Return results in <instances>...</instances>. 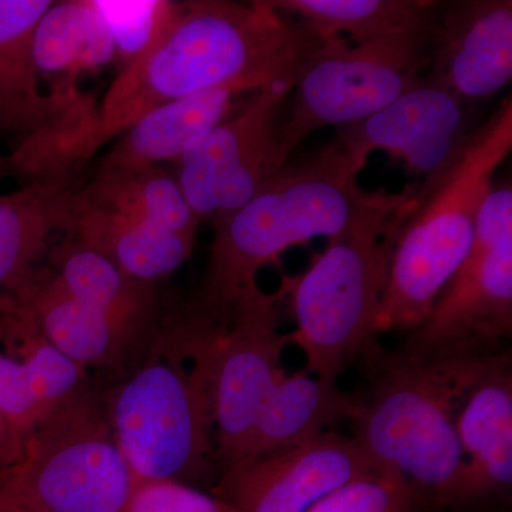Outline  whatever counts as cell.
I'll use <instances>...</instances> for the list:
<instances>
[{
    "label": "cell",
    "instance_id": "1",
    "mask_svg": "<svg viewBox=\"0 0 512 512\" xmlns=\"http://www.w3.org/2000/svg\"><path fill=\"white\" fill-rule=\"evenodd\" d=\"M323 45L271 0H187L147 55L117 74L96 107L89 151L119 136L147 111L220 87L264 89L296 82Z\"/></svg>",
    "mask_w": 512,
    "mask_h": 512
},
{
    "label": "cell",
    "instance_id": "2",
    "mask_svg": "<svg viewBox=\"0 0 512 512\" xmlns=\"http://www.w3.org/2000/svg\"><path fill=\"white\" fill-rule=\"evenodd\" d=\"M360 173L336 138L291 158L247 204L212 224L207 271L192 305L227 325L239 303L261 291L265 265L293 245L335 237L375 200L377 191L360 187Z\"/></svg>",
    "mask_w": 512,
    "mask_h": 512
},
{
    "label": "cell",
    "instance_id": "3",
    "mask_svg": "<svg viewBox=\"0 0 512 512\" xmlns=\"http://www.w3.org/2000/svg\"><path fill=\"white\" fill-rule=\"evenodd\" d=\"M512 150V99L458 141L414 187L394 235L376 333L412 332L473 247L495 171Z\"/></svg>",
    "mask_w": 512,
    "mask_h": 512
},
{
    "label": "cell",
    "instance_id": "4",
    "mask_svg": "<svg viewBox=\"0 0 512 512\" xmlns=\"http://www.w3.org/2000/svg\"><path fill=\"white\" fill-rule=\"evenodd\" d=\"M501 353L427 357L402 349L380 357L375 384L353 417L356 443L380 470L402 477L424 498L466 504L468 466L457 416Z\"/></svg>",
    "mask_w": 512,
    "mask_h": 512
},
{
    "label": "cell",
    "instance_id": "5",
    "mask_svg": "<svg viewBox=\"0 0 512 512\" xmlns=\"http://www.w3.org/2000/svg\"><path fill=\"white\" fill-rule=\"evenodd\" d=\"M413 191H377L348 228L329 238L311 269L292 282L296 329L286 339L301 348L309 372L322 382L336 383L348 360L375 345L394 235Z\"/></svg>",
    "mask_w": 512,
    "mask_h": 512
},
{
    "label": "cell",
    "instance_id": "6",
    "mask_svg": "<svg viewBox=\"0 0 512 512\" xmlns=\"http://www.w3.org/2000/svg\"><path fill=\"white\" fill-rule=\"evenodd\" d=\"M175 348L163 336L154 340L144 360L110 397L111 431L138 485L197 480L212 456L214 414L201 363L184 350L173 326Z\"/></svg>",
    "mask_w": 512,
    "mask_h": 512
},
{
    "label": "cell",
    "instance_id": "7",
    "mask_svg": "<svg viewBox=\"0 0 512 512\" xmlns=\"http://www.w3.org/2000/svg\"><path fill=\"white\" fill-rule=\"evenodd\" d=\"M138 483L109 419L84 392L43 421L0 488L36 512H124Z\"/></svg>",
    "mask_w": 512,
    "mask_h": 512
},
{
    "label": "cell",
    "instance_id": "8",
    "mask_svg": "<svg viewBox=\"0 0 512 512\" xmlns=\"http://www.w3.org/2000/svg\"><path fill=\"white\" fill-rule=\"evenodd\" d=\"M429 40L430 18L419 28L370 42L325 40L285 103L282 140L288 153L320 128L366 119L409 92L429 70Z\"/></svg>",
    "mask_w": 512,
    "mask_h": 512
},
{
    "label": "cell",
    "instance_id": "9",
    "mask_svg": "<svg viewBox=\"0 0 512 512\" xmlns=\"http://www.w3.org/2000/svg\"><path fill=\"white\" fill-rule=\"evenodd\" d=\"M259 291L239 303L225 326L188 311L177 323L184 349L204 367L210 389L217 457L228 468L244 457L262 407L284 370L279 365L288 345L279 333V303Z\"/></svg>",
    "mask_w": 512,
    "mask_h": 512
},
{
    "label": "cell",
    "instance_id": "10",
    "mask_svg": "<svg viewBox=\"0 0 512 512\" xmlns=\"http://www.w3.org/2000/svg\"><path fill=\"white\" fill-rule=\"evenodd\" d=\"M512 332V187H493L473 247L403 350L427 357L491 355Z\"/></svg>",
    "mask_w": 512,
    "mask_h": 512
},
{
    "label": "cell",
    "instance_id": "11",
    "mask_svg": "<svg viewBox=\"0 0 512 512\" xmlns=\"http://www.w3.org/2000/svg\"><path fill=\"white\" fill-rule=\"evenodd\" d=\"M293 84L279 82L249 93L175 163L178 185L201 222L214 224L239 210L291 160L282 140V116Z\"/></svg>",
    "mask_w": 512,
    "mask_h": 512
},
{
    "label": "cell",
    "instance_id": "12",
    "mask_svg": "<svg viewBox=\"0 0 512 512\" xmlns=\"http://www.w3.org/2000/svg\"><path fill=\"white\" fill-rule=\"evenodd\" d=\"M384 473L356 440L325 433L225 468L218 498L238 512H308L343 485Z\"/></svg>",
    "mask_w": 512,
    "mask_h": 512
},
{
    "label": "cell",
    "instance_id": "13",
    "mask_svg": "<svg viewBox=\"0 0 512 512\" xmlns=\"http://www.w3.org/2000/svg\"><path fill=\"white\" fill-rule=\"evenodd\" d=\"M471 103L424 74L420 82L366 119L338 127L336 140L360 171L373 151L430 174L471 130Z\"/></svg>",
    "mask_w": 512,
    "mask_h": 512
},
{
    "label": "cell",
    "instance_id": "14",
    "mask_svg": "<svg viewBox=\"0 0 512 512\" xmlns=\"http://www.w3.org/2000/svg\"><path fill=\"white\" fill-rule=\"evenodd\" d=\"M426 76L461 99H490L512 79L511 0L434 2Z\"/></svg>",
    "mask_w": 512,
    "mask_h": 512
},
{
    "label": "cell",
    "instance_id": "15",
    "mask_svg": "<svg viewBox=\"0 0 512 512\" xmlns=\"http://www.w3.org/2000/svg\"><path fill=\"white\" fill-rule=\"evenodd\" d=\"M8 295L63 355L86 370L121 369L140 355L141 349L151 348L157 338L127 328L77 301L64 291L50 268H37Z\"/></svg>",
    "mask_w": 512,
    "mask_h": 512
},
{
    "label": "cell",
    "instance_id": "16",
    "mask_svg": "<svg viewBox=\"0 0 512 512\" xmlns=\"http://www.w3.org/2000/svg\"><path fill=\"white\" fill-rule=\"evenodd\" d=\"M252 92L244 86L220 87L147 111L114 138L94 175L177 163L197 138L221 123Z\"/></svg>",
    "mask_w": 512,
    "mask_h": 512
},
{
    "label": "cell",
    "instance_id": "17",
    "mask_svg": "<svg viewBox=\"0 0 512 512\" xmlns=\"http://www.w3.org/2000/svg\"><path fill=\"white\" fill-rule=\"evenodd\" d=\"M52 0H0V133L40 136L74 109L43 92L35 35Z\"/></svg>",
    "mask_w": 512,
    "mask_h": 512
},
{
    "label": "cell",
    "instance_id": "18",
    "mask_svg": "<svg viewBox=\"0 0 512 512\" xmlns=\"http://www.w3.org/2000/svg\"><path fill=\"white\" fill-rule=\"evenodd\" d=\"M468 466L467 503L511 487L512 373L503 352L478 377L457 416Z\"/></svg>",
    "mask_w": 512,
    "mask_h": 512
},
{
    "label": "cell",
    "instance_id": "19",
    "mask_svg": "<svg viewBox=\"0 0 512 512\" xmlns=\"http://www.w3.org/2000/svg\"><path fill=\"white\" fill-rule=\"evenodd\" d=\"M80 171L32 181L0 195V289L16 291L49 254L50 238L64 231L84 184Z\"/></svg>",
    "mask_w": 512,
    "mask_h": 512
},
{
    "label": "cell",
    "instance_id": "20",
    "mask_svg": "<svg viewBox=\"0 0 512 512\" xmlns=\"http://www.w3.org/2000/svg\"><path fill=\"white\" fill-rule=\"evenodd\" d=\"M35 59L40 82L64 107L86 100L79 87L83 74L114 62V47L92 0L53 2L40 19L35 35Z\"/></svg>",
    "mask_w": 512,
    "mask_h": 512
},
{
    "label": "cell",
    "instance_id": "21",
    "mask_svg": "<svg viewBox=\"0 0 512 512\" xmlns=\"http://www.w3.org/2000/svg\"><path fill=\"white\" fill-rule=\"evenodd\" d=\"M63 234L99 252L127 274L153 282L174 274L195 242L84 200L77 191Z\"/></svg>",
    "mask_w": 512,
    "mask_h": 512
},
{
    "label": "cell",
    "instance_id": "22",
    "mask_svg": "<svg viewBox=\"0 0 512 512\" xmlns=\"http://www.w3.org/2000/svg\"><path fill=\"white\" fill-rule=\"evenodd\" d=\"M47 255L50 271L74 299L127 328L156 338L160 320L156 284L134 278L74 239L67 238Z\"/></svg>",
    "mask_w": 512,
    "mask_h": 512
},
{
    "label": "cell",
    "instance_id": "23",
    "mask_svg": "<svg viewBox=\"0 0 512 512\" xmlns=\"http://www.w3.org/2000/svg\"><path fill=\"white\" fill-rule=\"evenodd\" d=\"M359 400L338 384L318 377H279L259 413L244 457L296 446L325 433L326 427L356 416ZM241 458V460H242Z\"/></svg>",
    "mask_w": 512,
    "mask_h": 512
},
{
    "label": "cell",
    "instance_id": "24",
    "mask_svg": "<svg viewBox=\"0 0 512 512\" xmlns=\"http://www.w3.org/2000/svg\"><path fill=\"white\" fill-rule=\"evenodd\" d=\"M84 200L123 212L165 232L195 242L200 218L191 210L173 173L158 167L93 175L80 188Z\"/></svg>",
    "mask_w": 512,
    "mask_h": 512
},
{
    "label": "cell",
    "instance_id": "25",
    "mask_svg": "<svg viewBox=\"0 0 512 512\" xmlns=\"http://www.w3.org/2000/svg\"><path fill=\"white\" fill-rule=\"evenodd\" d=\"M323 40L365 43L419 28L430 18V0H271Z\"/></svg>",
    "mask_w": 512,
    "mask_h": 512
},
{
    "label": "cell",
    "instance_id": "26",
    "mask_svg": "<svg viewBox=\"0 0 512 512\" xmlns=\"http://www.w3.org/2000/svg\"><path fill=\"white\" fill-rule=\"evenodd\" d=\"M92 3L109 30L120 72L150 52L170 25L178 6L173 0H92Z\"/></svg>",
    "mask_w": 512,
    "mask_h": 512
},
{
    "label": "cell",
    "instance_id": "27",
    "mask_svg": "<svg viewBox=\"0 0 512 512\" xmlns=\"http://www.w3.org/2000/svg\"><path fill=\"white\" fill-rule=\"evenodd\" d=\"M423 498L402 477L379 474L343 485L308 512H414Z\"/></svg>",
    "mask_w": 512,
    "mask_h": 512
},
{
    "label": "cell",
    "instance_id": "28",
    "mask_svg": "<svg viewBox=\"0 0 512 512\" xmlns=\"http://www.w3.org/2000/svg\"><path fill=\"white\" fill-rule=\"evenodd\" d=\"M0 417L23 448L33 431L49 419L25 366L10 350H0Z\"/></svg>",
    "mask_w": 512,
    "mask_h": 512
},
{
    "label": "cell",
    "instance_id": "29",
    "mask_svg": "<svg viewBox=\"0 0 512 512\" xmlns=\"http://www.w3.org/2000/svg\"><path fill=\"white\" fill-rule=\"evenodd\" d=\"M124 512H238L221 498L190 485L160 481L138 485Z\"/></svg>",
    "mask_w": 512,
    "mask_h": 512
},
{
    "label": "cell",
    "instance_id": "30",
    "mask_svg": "<svg viewBox=\"0 0 512 512\" xmlns=\"http://www.w3.org/2000/svg\"><path fill=\"white\" fill-rule=\"evenodd\" d=\"M23 450L25 448L0 417V473H8L10 468L15 467L22 460Z\"/></svg>",
    "mask_w": 512,
    "mask_h": 512
},
{
    "label": "cell",
    "instance_id": "31",
    "mask_svg": "<svg viewBox=\"0 0 512 512\" xmlns=\"http://www.w3.org/2000/svg\"><path fill=\"white\" fill-rule=\"evenodd\" d=\"M0 512H36L0 488Z\"/></svg>",
    "mask_w": 512,
    "mask_h": 512
},
{
    "label": "cell",
    "instance_id": "32",
    "mask_svg": "<svg viewBox=\"0 0 512 512\" xmlns=\"http://www.w3.org/2000/svg\"><path fill=\"white\" fill-rule=\"evenodd\" d=\"M5 174V163H3V158H0V178H2Z\"/></svg>",
    "mask_w": 512,
    "mask_h": 512
},
{
    "label": "cell",
    "instance_id": "33",
    "mask_svg": "<svg viewBox=\"0 0 512 512\" xmlns=\"http://www.w3.org/2000/svg\"><path fill=\"white\" fill-rule=\"evenodd\" d=\"M3 305H5V296H0V309L3 308Z\"/></svg>",
    "mask_w": 512,
    "mask_h": 512
}]
</instances>
